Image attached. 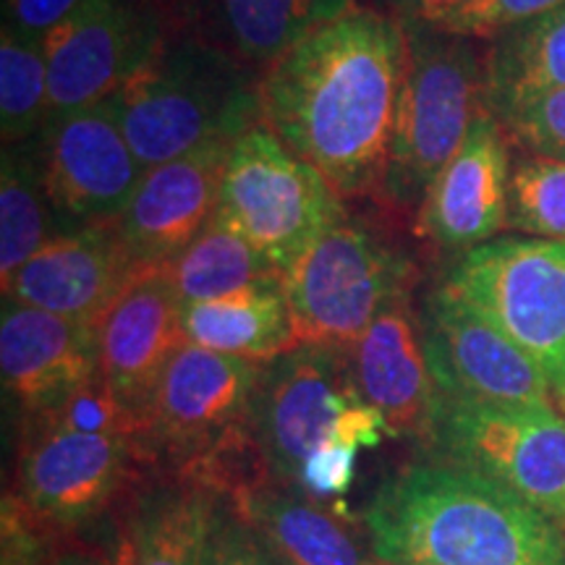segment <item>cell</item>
<instances>
[{
    "instance_id": "1",
    "label": "cell",
    "mask_w": 565,
    "mask_h": 565,
    "mask_svg": "<svg viewBox=\"0 0 565 565\" xmlns=\"http://www.w3.org/2000/svg\"><path fill=\"white\" fill-rule=\"evenodd\" d=\"M406 71L398 19L366 6L303 38L263 74V124L343 200H374Z\"/></svg>"
},
{
    "instance_id": "2",
    "label": "cell",
    "mask_w": 565,
    "mask_h": 565,
    "mask_svg": "<svg viewBox=\"0 0 565 565\" xmlns=\"http://www.w3.org/2000/svg\"><path fill=\"white\" fill-rule=\"evenodd\" d=\"M383 563L565 565V532L508 487L450 463L385 479L364 515Z\"/></svg>"
},
{
    "instance_id": "3",
    "label": "cell",
    "mask_w": 565,
    "mask_h": 565,
    "mask_svg": "<svg viewBox=\"0 0 565 565\" xmlns=\"http://www.w3.org/2000/svg\"><path fill=\"white\" fill-rule=\"evenodd\" d=\"M263 74L192 34L171 30L110 97L145 171L263 124Z\"/></svg>"
},
{
    "instance_id": "4",
    "label": "cell",
    "mask_w": 565,
    "mask_h": 565,
    "mask_svg": "<svg viewBox=\"0 0 565 565\" xmlns=\"http://www.w3.org/2000/svg\"><path fill=\"white\" fill-rule=\"evenodd\" d=\"M406 34V71L377 202L408 217L422 210L437 175L487 110V63L475 38L401 21Z\"/></svg>"
},
{
    "instance_id": "5",
    "label": "cell",
    "mask_w": 565,
    "mask_h": 565,
    "mask_svg": "<svg viewBox=\"0 0 565 565\" xmlns=\"http://www.w3.org/2000/svg\"><path fill=\"white\" fill-rule=\"evenodd\" d=\"M391 435L366 404L343 345L299 343L263 364L254 398V440L273 482H296L303 458L324 443L374 448Z\"/></svg>"
},
{
    "instance_id": "6",
    "label": "cell",
    "mask_w": 565,
    "mask_h": 565,
    "mask_svg": "<svg viewBox=\"0 0 565 565\" xmlns=\"http://www.w3.org/2000/svg\"><path fill=\"white\" fill-rule=\"evenodd\" d=\"M419 267L372 225L341 221L282 275L299 343L349 345L393 303L412 299Z\"/></svg>"
},
{
    "instance_id": "7",
    "label": "cell",
    "mask_w": 565,
    "mask_h": 565,
    "mask_svg": "<svg viewBox=\"0 0 565 565\" xmlns=\"http://www.w3.org/2000/svg\"><path fill=\"white\" fill-rule=\"evenodd\" d=\"M215 221L265 252L286 275L324 231L345 221L343 196L265 124L231 147Z\"/></svg>"
},
{
    "instance_id": "8",
    "label": "cell",
    "mask_w": 565,
    "mask_h": 565,
    "mask_svg": "<svg viewBox=\"0 0 565 565\" xmlns=\"http://www.w3.org/2000/svg\"><path fill=\"white\" fill-rule=\"evenodd\" d=\"M427 445L440 463L508 487L565 532V419L555 406L487 404L440 393Z\"/></svg>"
},
{
    "instance_id": "9",
    "label": "cell",
    "mask_w": 565,
    "mask_h": 565,
    "mask_svg": "<svg viewBox=\"0 0 565 565\" xmlns=\"http://www.w3.org/2000/svg\"><path fill=\"white\" fill-rule=\"evenodd\" d=\"M448 286L545 370L565 366V242L492 238L461 254Z\"/></svg>"
},
{
    "instance_id": "10",
    "label": "cell",
    "mask_w": 565,
    "mask_h": 565,
    "mask_svg": "<svg viewBox=\"0 0 565 565\" xmlns=\"http://www.w3.org/2000/svg\"><path fill=\"white\" fill-rule=\"evenodd\" d=\"M171 32L160 0H84L45 38L47 124L105 103Z\"/></svg>"
},
{
    "instance_id": "11",
    "label": "cell",
    "mask_w": 565,
    "mask_h": 565,
    "mask_svg": "<svg viewBox=\"0 0 565 565\" xmlns=\"http://www.w3.org/2000/svg\"><path fill=\"white\" fill-rule=\"evenodd\" d=\"M34 145L63 231L121 221L145 168L110 100L45 124Z\"/></svg>"
},
{
    "instance_id": "12",
    "label": "cell",
    "mask_w": 565,
    "mask_h": 565,
    "mask_svg": "<svg viewBox=\"0 0 565 565\" xmlns=\"http://www.w3.org/2000/svg\"><path fill=\"white\" fill-rule=\"evenodd\" d=\"M424 351L443 395L513 406H553L550 377L503 330L450 291L435 288L419 312Z\"/></svg>"
},
{
    "instance_id": "13",
    "label": "cell",
    "mask_w": 565,
    "mask_h": 565,
    "mask_svg": "<svg viewBox=\"0 0 565 565\" xmlns=\"http://www.w3.org/2000/svg\"><path fill=\"white\" fill-rule=\"evenodd\" d=\"M145 466L129 437L24 427L19 450L17 503L47 526L95 519Z\"/></svg>"
},
{
    "instance_id": "14",
    "label": "cell",
    "mask_w": 565,
    "mask_h": 565,
    "mask_svg": "<svg viewBox=\"0 0 565 565\" xmlns=\"http://www.w3.org/2000/svg\"><path fill=\"white\" fill-rule=\"evenodd\" d=\"M95 338L100 377L145 424L162 372L175 351L189 343L183 333V301L168 265L139 270L97 320Z\"/></svg>"
},
{
    "instance_id": "15",
    "label": "cell",
    "mask_w": 565,
    "mask_h": 565,
    "mask_svg": "<svg viewBox=\"0 0 565 565\" xmlns=\"http://www.w3.org/2000/svg\"><path fill=\"white\" fill-rule=\"evenodd\" d=\"M511 171V141L484 110L429 186L416 212V233L437 249L461 254L492 242L508 225Z\"/></svg>"
},
{
    "instance_id": "16",
    "label": "cell",
    "mask_w": 565,
    "mask_h": 565,
    "mask_svg": "<svg viewBox=\"0 0 565 565\" xmlns=\"http://www.w3.org/2000/svg\"><path fill=\"white\" fill-rule=\"evenodd\" d=\"M231 147L228 139L210 141L145 171L118 221L139 267L171 265L207 228L221 202Z\"/></svg>"
},
{
    "instance_id": "17",
    "label": "cell",
    "mask_w": 565,
    "mask_h": 565,
    "mask_svg": "<svg viewBox=\"0 0 565 565\" xmlns=\"http://www.w3.org/2000/svg\"><path fill=\"white\" fill-rule=\"evenodd\" d=\"M118 223L89 225L55 236L3 286V299L42 312L97 324L137 273Z\"/></svg>"
},
{
    "instance_id": "18",
    "label": "cell",
    "mask_w": 565,
    "mask_h": 565,
    "mask_svg": "<svg viewBox=\"0 0 565 565\" xmlns=\"http://www.w3.org/2000/svg\"><path fill=\"white\" fill-rule=\"evenodd\" d=\"M0 372L21 419H38L100 374L95 324L3 299Z\"/></svg>"
},
{
    "instance_id": "19",
    "label": "cell",
    "mask_w": 565,
    "mask_h": 565,
    "mask_svg": "<svg viewBox=\"0 0 565 565\" xmlns=\"http://www.w3.org/2000/svg\"><path fill=\"white\" fill-rule=\"evenodd\" d=\"M359 393L395 437L429 440L440 391L424 351L412 299L387 307L356 341L343 345Z\"/></svg>"
},
{
    "instance_id": "20",
    "label": "cell",
    "mask_w": 565,
    "mask_h": 565,
    "mask_svg": "<svg viewBox=\"0 0 565 565\" xmlns=\"http://www.w3.org/2000/svg\"><path fill=\"white\" fill-rule=\"evenodd\" d=\"M171 30L265 74L303 38L359 9V0H160Z\"/></svg>"
},
{
    "instance_id": "21",
    "label": "cell",
    "mask_w": 565,
    "mask_h": 565,
    "mask_svg": "<svg viewBox=\"0 0 565 565\" xmlns=\"http://www.w3.org/2000/svg\"><path fill=\"white\" fill-rule=\"evenodd\" d=\"M233 503L275 565H383L343 503L324 505L291 482H263Z\"/></svg>"
},
{
    "instance_id": "22",
    "label": "cell",
    "mask_w": 565,
    "mask_h": 565,
    "mask_svg": "<svg viewBox=\"0 0 565 565\" xmlns=\"http://www.w3.org/2000/svg\"><path fill=\"white\" fill-rule=\"evenodd\" d=\"M183 333L200 349L267 364L299 345L282 278L183 307Z\"/></svg>"
},
{
    "instance_id": "23",
    "label": "cell",
    "mask_w": 565,
    "mask_h": 565,
    "mask_svg": "<svg viewBox=\"0 0 565 565\" xmlns=\"http://www.w3.org/2000/svg\"><path fill=\"white\" fill-rule=\"evenodd\" d=\"M217 498L204 484L162 477L158 487L141 494L134 513L129 532L137 565H202Z\"/></svg>"
},
{
    "instance_id": "24",
    "label": "cell",
    "mask_w": 565,
    "mask_h": 565,
    "mask_svg": "<svg viewBox=\"0 0 565 565\" xmlns=\"http://www.w3.org/2000/svg\"><path fill=\"white\" fill-rule=\"evenodd\" d=\"M63 225L55 215L40 171L38 145H3L0 162V275L3 286L34 254L45 249Z\"/></svg>"
},
{
    "instance_id": "25",
    "label": "cell",
    "mask_w": 565,
    "mask_h": 565,
    "mask_svg": "<svg viewBox=\"0 0 565 565\" xmlns=\"http://www.w3.org/2000/svg\"><path fill=\"white\" fill-rule=\"evenodd\" d=\"M487 63V108L534 95L565 89V6L490 38Z\"/></svg>"
},
{
    "instance_id": "26",
    "label": "cell",
    "mask_w": 565,
    "mask_h": 565,
    "mask_svg": "<svg viewBox=\"0 0 565 565\" xmlns=\"http://www.w3.org/2000/svg\"><path fill=\"white\" fill-rule=\"evenodd\" d=\"M183 307L221 299L259 280L282 278V270L244 236L212 217L207 228L168 265Z\"/></svg>"
},
{
    "instance_id": "27",
    "label": "cell",
    "mask_w": 565,
    "mask_h": 565,
    "mask_svg": "<svg viewBox=\"0 0 565 565\" xmlns=\"http://www.w3.org/2000/svg\"><path fill=\"white\" fill-rule=\"evenodd\" d=\"M51 110L45 40L3 26L0 34V134L3 145L40 137Z\"/></svg>"
},
{
    "instance_id": "28",
    "label": "cell",
    "mask_w": 565,
    "mask_h": 565,
    "mask_svg": "<svg viewBox=\"0 0 565 565\" xmlns=\"http://www.w3.org/2000/svg\"><path fill=\"white\" fill-rule=\"evenodd\" d=\"M508 225L534 238L565 242V162L526 154L511 171Z\"/></svg>"
},
{
    "instance_id": "29",
    "label": "cell",
    "mask_w": 565,
    "mask_h": 565,
    "mask_svg": "<svg viewBox=\"0 0 565 565\" xmlns=\"http://www.w3.org/2000/svg\"><path fill=\"white\" fill-rule=\"evenodd\" d=\"M24 427H55L68 429V433L82 435H108V437H129L139 445L141 437V416L134 414L129 406L113 393L100 374L76 387L74 393L55 406L53 412L38 416V419L24 422Z\"/></svg>"
},
{
    "instance_id": "30",
    "label": "cell",
    "mask_w": 565,
    "mask_h": 565,
    "mask_svg": "<svg viewBox=\"0 0 565 565\" xmlns=\"http://www.w3.org/2000/svg\"><path fill=\"white\" fill-rule=\"evenodd\" d=\"M487 110L503 126L511 145L534 158L565 162V89L521 95Z\"/></svg>"
},
{
    "instance_id": "31",
    "label": "cell",
    "mask_w": 565,
    "mask_h": 565,
    "mask_svg": "<svg viewBox=\"0 0 565 565\" xmlns=\"http://www.w3.org/2000/svg\"><path fill=\"white\" fill-rule=\"evenodd\" d=\"M202 565H275L236 503L221 494L212 513Z\"/></svg>"
},
{
    "instance_id": "32",
    "label": "cell",
    "mask_w": 565,
    "mask_h": 565,
    "mask_svg": "<svg viewBox=\"0 0 565 565\" xmlns=\"http://www.w3.org/2000/svg\"><path fill=\"white\" fill-rule=\"evenodd\" d=\"M565 0H477L450 17L437 30L463 34V38H494L498 32L524 24L536 17L561 9Z\"/></svg>"
},
{
    "instance_id": "33",
    "label": "cell",
    "mask_w": 565,
    "mask_h": 565,
    "mask_svg": "<svg viewBox=\"0 0 565 565\" xmlns=\"http://www.w3.org/2000/svg\"><path fill=\"white\" fill-rule=\"evenodd\" d=\"M47 536V524L32 519L13 498L6 500L3 565H74L76 553H55Z\"/></svg>"
},
{
    "instance_id": "34",
    "label": "cell",
    "mask_w": 565,
    "mask_h": 565,
    "mask_svg": "<svg viewBox=\"0 0 565 565\" xmlns=\"http://www.w3.org/2000/svg\"><path fill=\"white\" fill-rule=\"evenodd\" d=\"M359 450L362 448L349 443H324L322 448H317L315 454L303 458L299 471H296L294 484L317 500L333 498L338 503L351 490Z\"/></svg>"
},
{
    "instance_id": "35",
    "label": "cell",
    "mask_w": 565,
    "mask_h": 565,
    "mask_svg": "<svg viewBox=\"0 0 565 565\" xmlns=\"http://www.w3.org/2000/svg\"><path fill=\"white\" fill-rule=\"evenodd\" d=\"M84 0H3V26L32 40H45Z\"/></svg>"
},
{
    "instance_id": "36",
    "label": "cell",
    "mask_w": 565,
    "mask_h": 565,
    "mask_svg": "<svg viewBox=\"0 0 565 565\" xmlns=\"http://www.w3.org/2000/svg\"><path fill=\"white\" fill-rule=\"evenodd\" d=\"M477 0H359V6L374 9L398 21H419L427 26H443L450 17Z\"/></svg>"
},
{
    "instance_id": "37",
    "label": "cell",
    "mask_w": 565,
    "mask_h": 565,
    "mask_svg": "<svg viewBox=\"0 0 565 565\" xmlns=\"http://www.w3.org/2000/svg\"><path fill=\"white\" fill-rule=\"evenodd\" d=\"M74 565H137V547H134L131 532L121 529L116 536V545L97 555H74Z\"/></svg>"
},
{
    "instance_id": "38",
    "label": "cell",
    "mask_w": 565,
    "mask_h": 565,
    "mask_svg": "<svg viewBox=\"0 0 565 565\" xmlns=\"http://www.w3.org/2000/svg\"><path fill=\"white\" fill-rule=\"evenodd\" d=\"M553 391H557V395H561V401L565 404V366L557 372V377L553 380Z\"/></svg>"
},
{
    "instance_id": "39",
    "label": "cell",
    "mask_w": 565,
    "mask_h": 565,
    "mask_svg": "<svg viewBox=\"0 0 565 565\" xmlns=\"http://www.w3.org/2000/svg\"><path fill=\"white\" fill-rule=\"evenodd\" d=\"M383 565H419V563H383Z\"/></svg>"
}]
</instances>
